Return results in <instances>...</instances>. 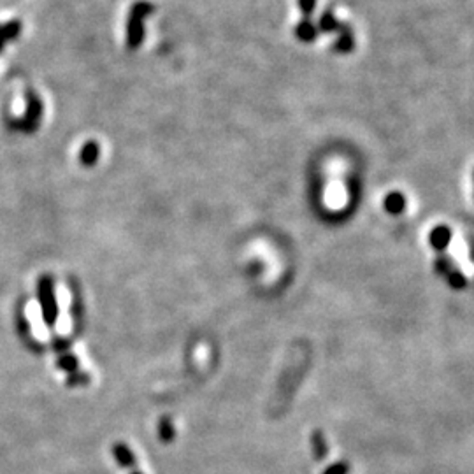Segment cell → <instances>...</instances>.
Wrapping results in <instances>:
<instances>
[{
    "mask_svg": "<svg viewBox=\"0 0 474 474\" xmlns=\"http://www.w3.org/2000/svg\"><path fill=\"white\" fill-rule=\"evenodd\" d=\"M455 262L452 257H448L446 253H438V257H435V271H438L439 276L446 278L450 273L455 269Z\"/></svg>",
    "mask_w": 474,
    "mask_h": 474,
    "instance_id": "cell-9",
    "label": "cell"
},
{
    "mask_svg": "<svg viewBox=\"0 0 474 474\" xmlns=\"http://www.w3.org/2000/svg\"><path fill=\"white\" fill-rule=\"evenodd\" d=\"M446 281H448L450 286H452V288H455V290H462L465 286V283H468V281H465V276L462 274V271L458 269V267H455L452 273L446 276Z\"/></svg>",
    "mask_w": 474,
    "mask_h": 474,
    "instance_id": "cell-13",
    "label": "cell"
},
{
    "mask_svg": "<svg viewBox=\"0 0 474 474\" xmlns=\"http://www.w3.org/2000/svg\"><path fill=\"white\" fill-rule=\"evenodd\" d=\"M43 101L36 91H26V111L23 118H18L11 123V127L21 130L25 133H32L34 130L39 128L41 120H43Z\"/></svg>",
    "mask_w": 474,
    "mask_h": 474,
    "instance_id": "cell-3",
    "label": "cell"
},
{
    "mask_svg": "<svg viewBox=\"0 0 474 474\" xmlns=\"http://www.w3.org/2000/svg\"><path fill=\"white\" fill-rule=\"evenodd\" d=\"M23 30V23L20 20H13V21H7L6 25L0 26V32H2V37L4 41H14L18 36L21 34Z\"/></svg>",
    "mask_w": 474,
    "mask_h": 474,
    "instance_id": "cell-10",
    "label": "cell"
},
{
    "mask_svg": "<svg viewBox=\"0 0 474 474\" xmlns=\"http://www.w3.org/2000/svg\"><path fill=\"white\" fill-rule=\"evenodd\" d=\"M350 471H351L350 464H348L346 460H339L336 462V464L328 465L322 474H350Z\"/></svg>",
    "mask_w": 474,
    "mask_h": 474,
    "instance_id": "cell-14",
    "label": "cell"
},
{
    "mask_svg": "<svg viewBox=\"0 0 474 474\" xmlns=\"http://www.w3.org/2000/svg\"><path fill=\"white\" fill-rule=\"evenodd\" d=\"M309 446H311V453L313 458L316 462H322L327 458L328 455V445L327 439H325V434L320 429H315L311 432V439H309Z\"/></svg>",
    "mask_w": 474,
    "mask_h": 474,
    "instance_id": "cell-5",
    "label": "cell"
},
{
    "mask_svg": "<svg viewBox=\"0 0 474 474\" xmlns=\"http://www.w3.org/2000/svg\"><path fill=\"white\" fill-rule=\"evenodd\" d=\"M88 381H90V378H88L86 373H72V374H69L67 383L69 385H86Z\"/></svg>",
    "mask_w": 474,
    "mask_h": 474,
    "instance_id": "cell-15",
    "label": "cell"
},
{
    "mask_svg": "<svg viewBox=\"0 0 474 474\" xmlns=\"http://www.w3.org/2000/svg\"><path fill=\"white\" fill-rule=\"evenodd\" d=\"M383 206L385 211H388L390 215H399V213H403L404 208H406V198L399 192H392L385 197Z\"/></svg>",
    "mask_w": 474,
    "mask_h": 474,
    "instance_id": "cell-7",
    "label": "cell"
},
{
    "mask_svg": "<svg viewBox=\"0 0 474 474\" xmlns=\"http://www.w3.org/2000/svg\"><path fill=\"white\" fill-rule=\"evenodd\" d=\"M155 11V6L148 0H137L132 4L127 21V46L128 49H137L144 39V18Z\"/></svg>",
    "mask_w": 474,
    "mask_h": 474,
    "instance_id": "cell-1",
    "label": "cell"
},
{
    "mask_svg": "<svg viewBox=\"0 0 474 474\" xmlns=\"http://www.w3.org/2000/svg\"><path fill=\"white\" fill-rule=\"evenodd\" d=\"M56 365H59L62 370H65L67 374H72L78 370L79 360L74 357V355H60L59 360H56Z\"/></svg>",
    "mask_w": 474,
    "mask_h": 474,
    "instance_id": "cell-11",
    "label": "cell"
},
{
    "mask_svg": "<svg viewBox=\"0 0 474 474\" xmlns=\"http://www.w3.org/2000/svg\"><path fill=\"white\" fill-rule=\"evenodd\" d=\"M4 44H6V41H4V37H2V32H0V51H2Z\"/></svg>",
    "mask_w": 474,
    "mask_h": 474,
    "instance_id": "cell-16",
    "label": "cell"
},
{
    "mask_svg": "<svg viewBox=\"0 0 474 474\" xmlns=\"http://www.w3.org/2000/svg\"><path fill=\"white\" fill-rule=\"evenodd\" d=\"M99 156H101V146L97 141H88L79 151V162L83 167H94L99 162Z\"/></svg>",
    "mask_w": 474,
    "mask_h": 474,
    "instance_id": "cell-6",
    "label": "cell"
},
{
    "mask_svg": "<svg viewBox=\"0 0 474 474\" xmlns=\"http://www.w3.org/2000/svg\"><path fill=\"white\" fill-rule=\"evenodd\" d=\"M37 299H39L44 323L48 327H53L59 320V302H56L55 283H53L51 276L39 278V281H37Z\"/></svg>",
    "mask_w": 474,
    "mask_h": 474,
    "instance_id": "cell-2",
    "label": "cell"
},
{
    "mask_svg": "<svg viewBox=\"0 0 474 474\" xmlns=\"http://www.w3.org/2000/svg\"><path fill=\"white\" fill-rule=\"evenodd\" d=\"M113 455L118 464L123 465V468H132V465L136 464V457H133L132 450H130L127 445H123V443H116V445H114Z\"/></svg>",
    "mask_w": 474,
    "mask_h": 474,
    "instance_id": "cell-8",
    "label": "cell"
},
{
    "mask_svg": "<svg viewBox=\"0 0 474 474\" xmlns=\"http://www.w3.org/2000/svg\"><path fill=\"white\" fill-rule=\"evenodd\" d=\"M429 241L438 253H445V250L448 248L450 241H452V231L446 225H438V227L432 228Z\"/></svg>",
    "mask_w": 474,
    "mask_h": 474,
    "instance_id": "cell-4",
    "label": "cell"
},
{
    "mask_svg": "<svg viewBox=\"0 0 474 474\" xmlns=\"http://www.w3.org/2000/svg\"><path fill=\"white\" fill-rule=\"evenodd\" d=\"M174 427L171 423V418H162L158 423V435L163 443H171L174 439Z\"/></svg>",
    "mask_w": 474,
    "mask_h": 474,
    "instance_id": "cell-12",
    "label": "cell"
},
{
    "mask_svg": "<svg viewBox=\"0 0 474 474\" xmlns=\"http://www.w3.org/2000/svg\"><path fill=\"white\" fill-rule=\"evenodd\" d=\"M133 474H141V473H133Z\"/></svg>",
    "mask_w": 474,
    "mask_h": 474,
    "instance_id": "cell-17",
    "label": "cell"
}]
</instances>
